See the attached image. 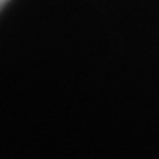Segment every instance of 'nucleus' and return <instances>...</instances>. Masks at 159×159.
Returning <instances> with one entry per match:
<instances>
[{
	"instance_id": "1",
	"label": "nucleus",
	"mask_w": 159,
	"mask_h": 159,
	"mask_svg": "<svg viewBox=\"0 0 159 159\" xmlns=\"http://www.w3.org/2000/svg\"><path fill=\"white\" fill-rule=\"evenodd\" d=\"M9 2H11V0H0V12L3 11V7H5V6L7 5Z\"/></svg>"
}]
</instances>
